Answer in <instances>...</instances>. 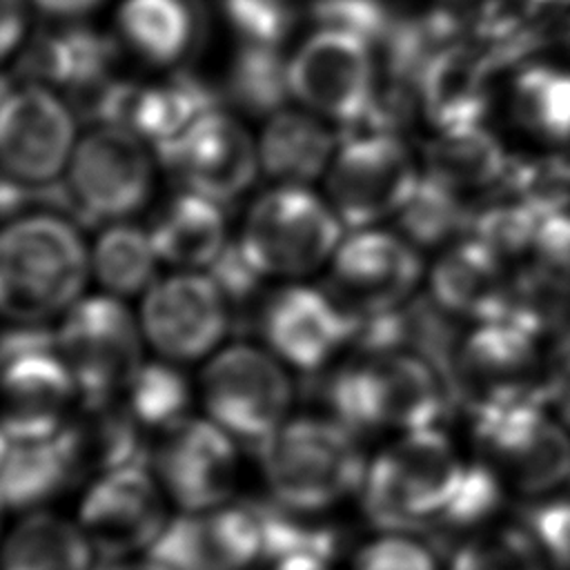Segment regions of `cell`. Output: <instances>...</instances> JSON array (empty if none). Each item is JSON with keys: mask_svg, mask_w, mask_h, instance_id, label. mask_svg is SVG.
Masks as SVG:
<instances>
[{"mask_svg": "<svg viewBox=\"0 0 570 570\" xmlns=\"http://www.w3.org/2000/svg\"><path fill=\"white\" fill-rule=\"evenodd\" d=\"M272 352L236 343L216 352L200 376L207 419L256 452L289 416L294 385Z\"/></svg>", "mask_w": 570, "mask_h": 570, "instance_id": "7", "label": "cell"}, {"mask_svg": "<svg viewBox=\"0 0 570 570\" xmlns=\"http://www.w3.org/2000/svg\"><path fill=\"white\" fill-rule=\"evenodd\" d=\"M156 158L183 189L220 205L243 196L261 171L258 142L238 118L220 107L205 114L176 142L156 151Z\"/></svg>", "mask_w": 570, "mask_h": 570, "instance_id": "19", "label": "cell"}, {"mask_svg": "<svg viewBox=\"0 0 570 570\" xmlns=\"http://www.w3.org/2000/svg\"><path fill=\"white\" fill-rule=\"evenodd\" d=\"M445 570H548V561L528 525H488L448 554Z\"/></svg>", "mask_w": 570, "mask_h": 570, "instance_id": "35", "label": "cell"}, {"mask_svg": "<svg viewBox=\"0 0 570 570\" xmlns=\"http://www.w3.org/2000/svg\"><path fill=\"white\" fill-rule=\"evenodd\" d=\"M430 296L452 316L497 321L505 314L510 283L501 256L479 238L452 243L432 267Z\"/></svg>", "mask_w": 570, "mask_h": 570, "instance_id": "23", "label": "cell"}, {"mask_svg": "<svg viewBox=\"0 0 570 570\" xmlns=\"http://www.w3.org/2000/svg\"><path fill=\"white\" fill-rule=\"evenodd\" d=\"M261 171L278 185H305L330 169L338 138L325 118L307 109H278L261 131Z\"/></svg>", "mask_w": 570, "mask_h": 570, "instance_id": "25", "label": "cell"}, {"mask_svg": "<svg viewBox=\"0 0 570 570\" xmlns=\"http://www.w3.org/2000/svg\"><path fill=\"white\" fill-rule=\"evenodd\" d=\"M512 111L523 129L546 140L570 138V69L523 67L512 82Z\"/></svg>", "mask_w": 570, "mask_h": 570, "instance_id": "32", "label": "cell"}, {"mask_svg": "<svg viewBox=\"0 0 570 570\" xmlns=\"http://www.w3.org/2000/svg\"><path fill=\"white\" fill-rule=\"evenodd\" d=\"M62 185L76 223H118L149 200L154 158L131 129L94 125L78 140Z\"/></svg>", "mask_w": 570, "mask_h": 570, "instance_id": "8", "label": "cell"}, {"mask_svg": "<svg viewBox=\"0 0 570 570\" xmlns=\"http://www.w3.org/2000/svg\"><path fill=\"white\" fill-rule=\"evenodd\" d=\"M532 247L539 267L570 294V214L550 209L539 223Z\"/></svg>", "mask_w": 570, "mask_h": 570, "instance_id": "40", "label": "cell"}, {"mask_svg": "<svg viewBox=\"0 0 570 570\" xmlns=\"http://www.w3.org/2000/svg\"><path fill=\"white\" fill-rule=\"evenodd\" d=\"M269 499L323 514L361 492L367 463L358 434L332 416H292L256 452Z\"/></svg>", "mask_w": 570, "mask_h": 570, "instance_id": "4", "label": "cell"}, {"mask_svg": "<svg viewBox=\"0 0 570 570\" xmlns=\"http://www.w3.org/2000/svg\"><path fill=\"white\" fill-rule=\"evenodd\" d=\"M36 9L47 13L49 18L78 22L80 18L94 13L105 0H29Z\"/></svg>", "mask_w": 570, "mask_h": 570, "instance_id": "42", "label": "cell"}, {"mask_svg": "<svg viewBox=\"0 0 570 570\" xmlns=\"http://www.w3.org/2000/svg\"><path fill=\"white\" fill-rule=\"evenodd\" d=\"M550 209L539 203H505L481 212L472 220L474 238L485 243L499 256L514 254L534 245L539 223Z\"/></svg>", "mask_w": 570, "mask_h": 570, "instance_id": "37", "label": "cell"}, {"mask_svg": "<svg viewBox=\"0 0 570 570\" xmlns=\"http://www.w3.org/2000/svg\"><path fill=\"white\" fill-rule=\"evenodd\" d=\"M423 274L419 247L387 229H354L332 256L327 292L352 314L367 316L405 305Z\"/></svg>", "mask_w": 570, "mask_h": 570, "instance_id": "16", "label": "cell"}, {"mask_svg": "<svg viewBox=\"0 0 570 570\" xmlns=\"http://www.w3.org/2000/svg\"><path fill=\"white\" fill-rule=\"evenodd\" d=\"M358 316L327 289L287 285L261 303L256 327L269 352L285 365L316 374L347 343Z\"/></svg>", "mask_w": 570, "mask_h": 570, "instance_id": "18", "label": "cell"}, {"mask_svg": "<svg viewBox=\"0 0 570 570\" xmlns=\"http://www.w3.org/2000/svg\"><path fill=\"white\" fill-rule=\"evenodd\" d=\"M327 174V198L347 229L396 216L421 174L401 136L343 134Z\"/></svg>", "mask_w": 570, "mask_h": 570, "instance_id": "10", "label": "cell"}, {"mask_svg": "<svg viewBox=\"0 0 570 570\" xmlns=\"http://www.w3.org/2000/svg\"><path fill=\"white\" fill-rule=\"evenodd\" d=\"M492 58L479 45L454 42L443 49L419 80L423 116L441 129L481 125L490 100Z\"/></svg>", "mask_w": 570, "mask_h": 570, "instance_id": "22", "label": "cell"}, {"mask_svg": "<svg viewBox=\"0 0 570 570\" xmlns=\"http://www.w3.org/2000/svg\"><path fill=\"white\" fill-rule=\"evenodd\" d=\"M207 274L225 296L229 312L238 309V314H245V309L256 301L261 292V281L267 278L245 256L238 240L225 245L218 258L207 267Z\"/></svg>", "mask_w": 570, "mask_h": 570, "instance_id": "39", "label": "cell"}, {"mask_svg": "<svg viewBox=\"0 0 570 570\" xmlns=\"http://www.w3.org/2000/svg\"><path fill=\"white\" fill-rule=\"evenodd\" d=\"M27 7L29 0H0V45L4 60H9L24 40L29 24Z\"/></svg>", "mask_w": 570, "mask_h": 570, "instance_id": "41", "label": "cell"}, {"mask_svg": "<svg viewBox=\"0 0 570 570\" xmlns=\"http://www.w3.org/2000/svg\"><path fill=\"white\" fill-rule=\"evenodd\" d=\"M149 465L178 512H205L234 501L238 443L212 419L187 416L165 430Z\"/></svg>", "mask_w": 570, "mask_h": 570, "instance_id": "15", "label": "cell"}, {"mask_svg": "<svg viewBox=\"0 0 570 570\" xmlns=\"http://www.w3.org/2000/svg\"><path fill=\"white\" fill-rule=\"evenodd\" d=\"M96 570H174L171 566L163 563L156 557H134V559H122V561H100Z\"/></svg>", "mask_w": 570, "mask_h": 570, "instance_id": "44", "label": "cell"}, {"mask_svg": "<svg viewBox=\"0 0 570 570\" xmlns=\"http://www.w3.org/2000/svg\"><path fill=\"white\" fill-rule=\"evenodd\" d=\"M96 561L78 521L47 508L24 512L2 552V570H96Z\"/></svg>", "mask_w": 570, "mask_h": 570, "instance_id": "28", "label": "cell"}, {"mask_svg": "<svg viewBox=\"0 0 570 570\" xmlns=\"http://www.w3.org/2000/svg\"><path fill=\"white\" fill-rule=\"evenodd\" d=\"M82 479L67 425L47 439H2V505L11 512L45 508Z\"/></svg>", "mask_w": 570, "mask_h": 570, "instance_id": "24", "label": "cell"}, {"mask_svg": "<svg viewBox=\"0 0 570 570\" xmlns=\"http://www.w3.org/2000/svg\"><path fill=\"white\" fill-rule=\"evenodd\" d=\"M345 225L305 185H276L258 196L238 245L263 276L298 278L332 261Z\"/></svg>", "mask_w": 570, "mask_h": 570, "instance_id": "5", "label": "cell"}, {"mask_svg": "<svg viewBox=\"0 0 570 570\" xmlns=\"http://www.w3.org/2000/svg\"><path fill=\"white\" fill-rule=\"evenodd\" d=\"M76 111L40 82H4L0 156L4 180L42 189L62 183L76 151Z\"/></svg>", "mask_w": 570, "mask_h": 570, "instance_id": "12", "label": "cell"}, {"mask_svg": "<svg viewBox=\"0 0 570 570\" xmlns=\"http://www.w3.org/2000/svg\"><path fill=\"white\" fill-rule=\"evenodd\" d=\"M91 256L78 223L29 209L7 223L0 243V305L13 323H45L80 301Z\"/></svg>", "mask_w": 570, "mask_h": 570, "instance_id": "1", "label": "cell"}, {"mask_svg": "<svg viewBox=\"0 0 570 570\" xmlns=\"http://www.w3.org/2000/svg\"><path fill=\"white\" fill-rule=\"evenodd\" d=\"M169 499L147 463L122 465L91 479L76 521L98 561L145 557L165 534Z\"/></svg>", "mask_w": 570, "mask_h": 570, "instance_id": "11", "label": "cell"}, {"mask_svg": "<svg viewBox=\"0 0 570 570\" xmlns=\"http://www.w3.org/2000/svg\"><path fill=\"white\" fill-rule=\"evenodd\" d=\"M470 463L441 428L401 432L365 470L361 508L379 532L425 537L461 492Z\"/></svg>", "mask_w": 570, "mask_h": 570, "instance_id": "2", "label": "cell"}, {"mask_svg": "<svg viewBox=\"0 0 570 570\" xmlns=\"http://www.w3.org/2000/svg\"><path fill=\"white\" fill-rule=\"evenodd\" d=\"M82 403L118 399L142 365V327L118 296L80 298L56 330Z\"/></svg>", "mask_w": 570, "mask_h": 570, "instance_id": "9", "label": "cell"}, {"mask_svg": "<svg viewBox=\"0 0 570 570\" xmlns=\"http://www.w3.org/2000/svg\"><path fill=\"white\" fill-rule=\"evenodd\" d=\"M118 40L138 60L178 71L203 45L198 0H122L116 11Z\"/></svg>", "mask_w": 570, "mask_h": 570, "instance_id": "21", "label": "cell"}, {"mask_svg": "<svg viewBox=\"0 0 570 570\" xmlns=\"http://www.w3.org/2000/svg\"><path fill=\"white\" fill-rule=\"evenodd\" d=\"M263 570H334V559L318 552H287L267 561Z\"/></svg>", "mask_w": 570, "mask_h": 570, "instance_id": "43", "label": "cell"}, {"mask_svg": "<svg viewBox=\"0 0 570 570\" xmlns=\"http://www.w3.org/2000/svg\"><path fill=\"white\" fill-rule=\"evenodd\" d=\"M232 325V312L209 278L200 272H176L156 281L140 307L147 343L171 363L207 356Z\"/></svg>", "mask_w": 570, "mask_h": 570, "instance_id": "17", "label": "cell"}, {"mask_svg": "<svg viewBox=\"0 0 570 570\" xmlns=\"http://www.w3.org/2000/svg\"><path fill=\"white\" fill-rule=\"evenodd\" d=\"M379 82L374 47L327 27H316L289 56L292 98L341 129L361 118Z\"/></svg>", "mask_w": 570, "mask_h": 570, "instance_id": "13", "label": "cell"}, {"mask_svg": "<svg viewBox=\"0 0 570 570\" xmlns=\"http://www.w3.org/2000/svg\"><path fill=\"white\" fill-rule=\"evenodd\" d=\"M321 401L352 432L439 428L454 394L445 376L412 352L372 354L323 379Z\"/></svg>", "mask_w": 570, "mask_h": 570, "instance_id": "3", "label": "cell"}, {"mask_svg": "<svg viewBox=\"0 0 570 570\" xmlns=\"http://www.w3.org/2000/svg\"><path fill=\"white\" fill-rule=\"evenodd\" d=\"M220 96L205 80L178 69L160 82L136 87L125 127L154 151H160L187 134L205 114L218 109Z\"/></svg>", "mask_w": 570, "mask_h": 570, "instance_id": "26", "label": "cell"}, {"mask_svg": "<svg viewBox=\"0 0 570 570\" xmlns=\"http://www.w3.org/2000/svg\"><path fill=\"white\" fill-rule=\"evenodd\" d=\"M127 407L145 430H169L187 419L191 387L171 361L142 363L127 387Z\"/></svg>", "mask_w": 570, "mask_h": 570, "instance_id": "34", "label": "cell"}, {"mask_svg": "<svg viewBox=\"0 0 570 570\" xmlns=\"http://www.w3.org/2000/svg\"><path fill=\"white\" fill-rule=\"evenodd\" d=\"M2 439H47L62 432L80 392L58 343L2 354Z\"/></svg>", "mask_w": 570, "mask_h": 570, "instance_id": "20", "label": "cell"}, {"mask_svg": "<svg viewBox=\"0 0 570 570\" xmlns=\"http://www.w3.org/2000/svg\"><path fill=\"white\" fill-rule=\"evenodd\" d=\"M350 570H441V554L419 534L379 532L354 552Z\"/></svg>", "mask_w": 570, "mask_h": 570, "instance_id": "38", "label": "cell"}, {"mask_svg": "<svg viewBox=\"0 0 570 570\" xmlns=\"http://www.w3.org/2000/svg\"><path fill=\"white\" fill-rule=\"evenodd\" d=\"M149 557L174 570H263L269 561L263 503L234 499L205 512H178Z\"/></svg>", "mask_w": 570, "mask_h": 570, "instance_id": "14", "label": "cell"}, {"mask_svg": "<svg viewBox=\"0 0 570 570\" xmlns=\"http://www.w3.org/2000/svg\"><path fill=\"white\" fill-rule=\"evenodd\" d=\"M399 11L385 0H314L307 18L316 27L352 33L374 49L385 40Z\"/></svg>", "mask_w": 570, "mask_h": 570, "instance_id": "36", "label": "cell"}, {"mask_svg": "<svg viewBox=\"0 0 570 570\" xmlns=\"http://www.w3.org/2000/svg\"><path fill=\"white\" fill-rule=\"evenodd\" d=\"M423 158L425 171L456 191L488 187L508 171L503 145L483 125L436 131Z\"/></svg>", "mask_w": 570, "mask_h": 570, "instance_id": "29", "label": "cell"}, {"mask_svg": "<svg viewBox=\"0 0 570 570\" xmlns=\"http://www.w3.org/2000/svg\"><path fill=\"white\" fill-rule=\"evenodd\" d=\"M223 207L203 194L178 191L149 225L158 258L185 272L207 269L227 245Z\"/></svg>", "mask_w": 570, "mask_h": 570, "instance_id": "27", "label": "cell"}, {"mask_svg": "<svg viewBox=\"0 0 570 570\" xmlns=\"http://www.w3.org/2000/svg\"><path fill=\"white\" fill-rule=\"evenodd\" d=\"M481 463L505 492L548 497L570 481V434L534 401L517 399L474 414Z\"/></svg>", "mask_w": 570, "mask_h": 570, "instance_id": "6", "label": "cell"}, {"mask_svg": "<svg viewBox=\"0 0 570 570\" xmlns=\"http://www.w3.org/2000/svg\"><path fill=\"white\" fill-rule=\"evenodd\" d=\"M158 261L149 229L118 220L100 232L91 252V272L107 294L122 298L156 283Z\"/></svg>", "mask_w": 570, "mask_h": 570, "instance_id": "31", "label": "cell"}, {"mask_svg": "<svg viewBox=\"0 0 570 570\" xmlns=\"http://www.w3.org/2000/svg\"><path fill=\"white\" fill-rule=\"evenodd\" d=\"M399 234L414 247H436L450 243L470 220L461 200V191L448 187L428 171L396 214Z\"/></svg>", "mask_w": 570, "mask_h": 570, "instance_id": "33", "label": "cell"}, {"mask_svg": "<svg viewBox=\"0 0 570 570\" xmlns=\"http://www.w3.org/2000/svg\"><path fill=\"white\" fill-rule=\"evenodd\" d=\"M223 96L247 116H272L292 98L289 58L283 47L238 42Z\"/></svg>", "mask_w": 570, "mask_h": 570, "instance_id": "30", "label": "cell"}]
</instances>
